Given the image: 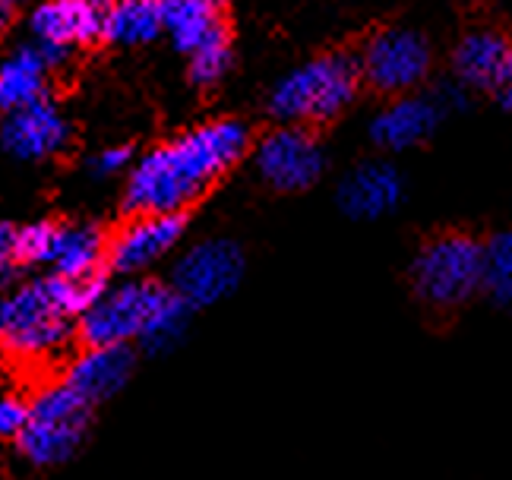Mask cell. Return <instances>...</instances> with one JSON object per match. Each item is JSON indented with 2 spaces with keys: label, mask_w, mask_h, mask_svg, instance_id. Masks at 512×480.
<instances>
[{
  "label": "cell",
  "mask_w": 512,
  "mask_h": 480,
  "mask_svg": "<svg viewBox=\"0 0 512 480\" xmlns=\"http://www.w3.org/2000/svg\"><path fill=\"white\" fill-rule=\"evenodd\" d=\"M250 149V127L241 120H212L146 152L124 190L127 215L190 212Z\"/></svg>",
  "instance_id": "obj_1"
},
{
  "label": "cell",
  "mask_w": 512,
  "mask_h": 480,
  "mask_svg": "<svg viewBox=\"0 0 512 480\" xmlns=\"http://www.w3.org/2000/svg\"><path fill=\"white\" fill-rule=\"evenodd\" d=\"M114 0H45L32 13V32L57 45H92L105 38Z\"/></svg>",
  "instance_id": "obj_9"
},
{
  "label": "cell",
  "mask_w": 512,
  "mask_h": 480,
  "mask_svg": "<svg viewBox=\"0 0 512 480\" xmlns=\"http://www.w3.org/2000/svg\"><path fill=\"white\" fill-rule=\"evenodd\" d=\"M48 70L51 67L45 64V57L38 48L16 51L4 64V70H0V105H4V111H13L42 95Z\"/></svg>",
  "instance_id": "obj_19"
},
{
  "label": "cell",
  "mask_w": 512,
  "mask_h": 480,
  "mask_svg": "<svg viewBox=\"0 0 512 480\" xmlns=\"http://www.w3.org/2000/svg\"><path fill=\"white\" fill-rule=\"evenodd\" d=\"M509 60H512L509 38L494 29H478V32H468L459 42L452 64H456V73L465 86L497 92L509 70Z\"/></svg>",
  "instance_id": "obj_15"
},
{
  "label": "cell",
  "mask_w": 512,
  "mask_h": 480,
  "mask_svg": "<svg viewBox=\"0 0 512 480\" xmlns=\"http://www.w3.org/2000/svg\"><path fill=\"white\" fill-rule=\"evenodd\" d=\"M361 83V57L329 51L285 76L269 98V111L288 124L320 130L354 102Z\"/></svg>",
  "instance_id": "obj_3"
},
{
  "label": "cell",
  "mask_w": 512,
  "mask_h": 480,
  "mask_svg": "<svg viewBox=\"0 0 512 480\" xmlns=\"http://www.w3.org/2000/svg\"><path fill=\"white\" fill-rule=\"evenodd\" d=\"M95 417L80 420H29L26 430L16 436V452L23 462H29L38 471H48L70 462L80 452V446L89 439Z\"/></svg>",
  "instance_id": "obj_12"
},
{
  "label": "cell",
  "mask_w": 512,
  "mask_h": 480,
  "mask_svg": "<svg viewBox=\"0 0 512 480\" xmlns=\"http://www.w3.org/2000/svg\"><path fill=\"white\" fill-rule=\"evenodd\" d=\"M494 95L500 98V105H503L506 111H512V60H509V70H506L503 83H500V89H497Z\"/></svg>",
  "instance_id": "obj_25"
},
{
  "label": "cell",
  "mask_w": 512,
  "mask_h": 480,
  "mask_svg": "<svg viewBox=\"0 0 512 480\" xmlns=\"http://www.w3.org/2000/svg\"><path fill=\"white\" fill-rule=\"evenodd\" d=\"M190 212L165 215H127L108 237V269L114 275H133L168 253L187 231Z\"/></svg>",
  "instance_id": "obj_8"
},
{
  "label": "cell",
  "mask_w": 512,
  "mask_h": 480,
  "mask_svg": "<svg viewBox=\"0 0 512 480\" xmlns=\"http://www.w3.org/2000/svg\"><path fill=\"white\" fill-rule=\"evenodd\" d=\"M130 146H121V149H108V152H102V155H95L92 158V174H98V177H108V174H114V171H121L127 162H130Z\"/></svg>",
  "instance_id": "obj_24"
},
{
  "label": "cell",
  "mask_w": 512,
  "mask_h": 480,
  "mask_svg": "<svg viewBox=\"0 0 512 480\" xmlns=\"http://www.w3.org/2000/svg\"><path fill=\"white\" fill-rule=\"evenodd\" d=\"M402 199V177L383 162H367L345 177L339 187V206L351 218H380L392 212Z\"/></svg>",
  "instance_id": "obj_14"
},
{
  "label": "cell",
  "mask_w": 512,
  "mask_h": 480,
  "mask_svg": "<svg viewBox=\"0 0 512 480\" xmlns=\"http://www.w3.org/2000/svg\"><path fill=\"white\" fill-rule=\"evenodd\" d=\"M193 304H187V300L181 294H174L171 304L152 319L149 329L140 335V342L146 348V354H162V351H171L177 342H181V335L187 332V323L193 316Z\"/></svg>",
  "instance_id": "obj_21"
},
{
  "label": "cell",
  "mask_w": 512,
  "mask_h": 480,
  "mask_svg": "<svg viewBox=\"0 0 512 480\" xmlns=\"http://www.w3.org/2000/svg\"><path fill=\"white\" fill-rule=\"evenodd\" d=\"M487 240L462 228H443L421 240L408 266V288L433 326H452L478 291H484Z\"/></svg>",
  "instance_id": "obj_2"
},
{
  "label": "cell",
  "mask_w": 512,
  "mask_h": 480,
  "mask_svg": "<svg viewBox=\"0 0 512 480\" xmlns=\"http://www.w3.org/2000/svg\"><path fill=\"white\" fill-rule=\"evenodd\" d=\"M364 83L380 92L399 98L415 89L430 73V45L427 38L411 29H383L370 38L361 54Z\"/></svg>",
  "instance_id": "obj_5"
},
{
  "label": "cell",
  "mask_w": 512,
  "mask_h": 480,
  "mask_svg": "<svg viewBox=\"0 0 512 480\" xmlns=\"http://www.w3.org/2000/svg\"><path fill=\"white\" fill-rule=\"evenodd\" d=\"M174 294L177 291L159 278H133L121 288L105 291L76 319V354L140 338L152 319L171 304Z\"/></svg>",
  "instance_id": "obj_4"
},
{
  "label": "cell",
  "mask_w": 512,
  "mask_h": 480,
  "mask_svg": "<svg viewBox=\"0 0 512 480\" xmlns=\"http://www.w3.org/2000/svg\"><path fill=\"white\" fill-rule=\"evenodd\" d=\"M162 10L174 48L184 54L231 38V19L222 0H162Z\"/></svg>",
  "instance_id": "obj_13"
},
{
  "label": "cell",
  "mask_w": 512,
  "mask_h": 480,
  "mask_svg": "<svg viewBox=\"0 0 512 480\" xmlns=\"http://www.w3.org/2000/svg\"><path fill=\"white\" fill-rule=\"evenodd\" d=\"M437 117V105L427 102V98H399L373 120V143L396 152L418 146L437 127Z\"/></svg>",
  "instance_id": "obj_17"
},
{
  "label": "cell",
  "mask_w": 512,
  "mask_h": 480,
  "mask_svg": "<svg viewBox=\"0 0 512 480\" xmlns=\"http://www.w3.org/2000/svg\"><path fill=\"white\" fill-rule=\"evenodd\" d=\"M133 367H136V348L130 342H117L105 348L80 351L61 376L98 408L127 386Z\"/></svg>",
  "instance_id": "obj_10"
},
{
  "label": "cell",
  "mask_w": 512,
  "mask_h": 480,
  "mask_svg": "<svg viewBox=\"0 0 512 480\" xmlns=\"http://www.w3.org/2000/svg\"><path fill=\"white\" fill-rule=\"evenodd\" d=\"M64 143H67V124L48 98L38 95L32 102L7 111L4 146L13 155L26 158V162H38V158L54 155Z\"/></svg>",
  "instance_id": "obj_11"
},
{
  "label": "cell",
  "mask_w": 512,
  "mask_h": 480,
  "mask_svg": "<svg viewBox=\"0 0 512 480\" xmlns=\"http://www.w3.org/2000/svg\"><path fill=\"white\" fill-rule=\"evenodd\" d=\"M108 237L111 231L102 225H73L61 218V231H57V244L48 263L51 272L76 278L108 266Z\"/></svg>",
  "instance_id": "obj_16"
},
{
  "label": "cell",
  "mask_w": 512,
  "mask_h": 480,
  "mask_svg": "<svg viewBox=\"0 0 512 480\" xmlns=\"http://www.w3.org/2000/svg\"><path fill=\"white\" fill-rule=\"evenodd\" d=\"M323 152L317 136L304 127L272 130L256 146V168L263 180L279 193H301L313 187L323 174Z\"/></svg>",
  "instance_id": "obj_7"
},
{
  "label": "cell",
  "mask_w": 512,
  "mask_h": 480,
  "mask_svg": "<svg viewBox=\"0 0 512 480\" xmlns=\"http://www.w3.org/2000/svg\"><path fill=\"white\" fill-rule=\"evenodd\" d=\"M244 250L231 240H203L174 266L171 288L193 307H209L228 297L244 278Z\"/></svg>",
  "instance_id": "obj_6"
},
{
  "label": "cell",
  "mask_w": 512,
  "mask_h": 480,
  "mask_svg": "<svg viewBox=\"0 0 512 480\" xmlns=\"http://www.w3.org/2000/svg\"><path fill=\"white\" fill-rule=\"evenodd\" d=\"M165 29L162 0H114L105 26V42L146 45Z\"/></svg>",
  "instance_id": "obj_18"
},
{
  "label": "cell",
  "mask_w": 512,
  "mask_h": 480,
  "mask_svg": "<svg viewBox=\"0 0 512 480\" xmlns=\"http://www.w3.org/2000/svg\"><path fill=\"white\" fill-rule=\"evenodd\" d=\"M228 67H231V38H222V42H212L190 54V79L200 89L222 83Z\"/></svg>",
  "instance_id": "obj_22"
},
{
  "label": "cell",
  "mask_w": 512,
  "mask_h": 480,
  "mask_svg": "<svg viewBox=\"0 0 512 480\" xmlns=\"http://www.w3.org/2000/svg\"><path fill=\"white\" fill-rule=\"evenodd\" d=\"M484 294L497 307L512 310V231L494 234L484 253Z\"/></svg>",
  "instance_id": "obj_20"
},
{
  "label": "cell",
  "mask_w": 512,
  "mask_h": 480,
  "mask_svg": "<svg viewBox=\"0 0 512 480\" xmlns=\"http://www.w3.org/2000/svg\"><path fill=\"white\" fill-rule=\"evenodd\" d=\"M32 417V405H29V395L23 392H7L4 395V408H0V436L7 439V443H16V436L26 430Z\"/></svg>",
  "instance_id": "obj_23"
}]
</instances>
